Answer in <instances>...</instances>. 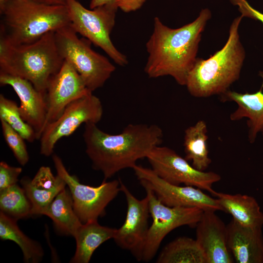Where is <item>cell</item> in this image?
<instances>
[{"mask_svg": "<svg viewBox=\"0 0 263 263\" xmlns=\"http://www.w3.org/2000/svg\"><path fill=\"white\" fill-rule=\"evenodd\" d=\"M211 18L210 10L203 9L192 22L173 29L155 17L152 34L146 44L149 56L144 71L148 76L169 75L185 86L198 58L202 33Z\"/></svg>", "mask_w": 263, "mask_h": 263, "instance_id": "cell-1", "label": "cell"}, {"mask_svg": "<svg viewBox=\"0 0 263 263\" xmlns=\"http://www.w3.org/2000/svg\"><path fill=\"white\" fill-rule=\"evenodd\" d=\"M163 132L155 124H130L120 133L112 134L93 123L85 124L83 138L93 168L102 172L103 181L120 170L133 168L147 158L162 141Z\"/></svg>", "mask_w": 263, "mask_h": 263, "instance_id": "cell-2", "label": "cell"}, {"mask_svg": "<svg viewBox=\"0 0 263 263\" xmlns=\"http://www.w3.org/2000/svg\"><path fill=\"white\" fill-rule=\"evenodd\" d=\"M243 18L241 15L234 19L227 40L222 49L207 59L197 58L185 85L192 96L205 98L221 95L239 79L245 57L239 33Z\"/></svg>", "mask_w": 263, "mask_h": 263, "instance_id": "cell-3", "label": "cell"}, {"mask_svg": "<svg viewBox=\"0 0 263 263\" xmlns=\"http://www.w3.org/2000/svg\"><path fill=\"white\" fill-rule=\"evenodd\" d=\"M0 36L14 45L32 43L46 33L71 23L66 5H52L36 0L0 2Z\"/></svg>", "mask_w": 263, "mask_h": 263, "instance_id": "cell-4", "label": "cell"}, {"mask_svg": "<svg viewBox=\"0 0 263 263\" xmlns=\"http://www.w3.org/2000/svg\"><path fill=\"white\" fill-rule=\"evenodd\" d=\"M64 59L57 49L55 31L28 44L14 45L0 38V72L30 81L44 96L51 77Z\"/></svg>", "mask_w": 263, "mask_h": 263, "instance_id": "cell-5", "label": "cell"}, {"mask_svg": "<svg viewBox=\"0 0 263 263\" xmlns=\"http://www.w3.org/2000/svg\"><path fill=\"white\" fill-rule=\"evenodd\" d=\"M55 37L64 60L72 65L90 91L102 87L115 71L110 60L93 50L90 40L79 38L70 24L55 31Z\"/></svg>", "mask_w": 263, "mask_h": 263, "instance_id": "cell-6", "label": "cell"}, {"mask_svg": "<svg viewBox=\"0 0 263 263\" xmlns=\"http://www.w3.org/2000/svg\"><path fill=\"white\" fill-rule=\"evenodd\" d=\"M66 5L70 26L77 33L100 47L117 65L124 66L128 64L127 56L116 49L110 38L118 9L115 1L91 10L76 0H69Z\"/></svg>", "mask_w": 263, "mask_h": 263, "instance_id": "cell-7", "label": "cell"}, {"mask_svg": "<svg viewBox=\"0 0 263 263\" xmlns=\"http://www.w3.org/2000/svg\"><path fill=\"white\" fill-rule=\"evenodd\" d=\"M56 173L68 186L72 195L75 211L82 224L97 221L105 214V209L120 191L119 180L103 181L100 185L92 187L81 184L75 176L66 169L61 159L53 154Z\"/></svg>", "mask_w": 263, "mask_h": 263, "instance_id": "cell-8", "label": "cell"}, {"mask_svg": "<svg viewBox=\"0 0 263 263\" xmlns=\"http://www.w3.org/2000/svg\"><path fill=\"white\" fill-rule=\"evenodd\" d=\"M149 199L152 223L150 226L143 248L141 261L148 262L156 255L165 236L184 225L196 227L203 210L195 207H170L162 203L150 188H144Z\"/></svg>", "mask_w": 263, "mask_h": 263, "instance_id": "cell-9", "label": "cell"}, {"mask_svg": "<svg viewBox=\"0 0 263 263\" xmlns=\"http://www.w3.org/2000/svg\"><path fill=\"white\" fill-rule=\"evenodd\" d=\"M103 113L101 102L93 92L75 100L57 119L45 127L39 139L40 154L45 156L52 155L59 140L72 134L82 124H97Z\"/></svg>", "mask_w": 263, "mask_h": 263, "instance_id": "cell-10", "label": "cell"}, {"mask_svg": "<svg viewBox=\"0 0 263 263\" xmlns=\"http://www.w3.org/2000/svg\"><path fill=\"white\" fill-rule=\"evenodd\" d=\"M151 169L165 181L175 185L181 184L207 190L214 195V184L221 179V176L213 171H200L190 165L172 149L157 146L146 158Z\"/></svg>", "mask_w": 263, "mask_h": 263, "instance_id": "cell-11", "label": "cell"}, {"mask_svg": "<svg viewBox=\"0 0 263 263\" xmlns=\"http://www.w3.org/2000/svg\"><path fill=\"white\" fill-rule=\"evenodd\" d=\"M144 188L151 189L157 198L170 207H195L204 211H223L217 199L201 189L190 186L170 184L159 177L151 169L136 165L132 169Z\"/></svg>", "mask_w": 263, "mask_h": 263, "instance_id": "cell-12", "label": "cell"}, {"mask_svg": "<svg viewBox=\"0 0 263 263\" xmlns=\"http://www.w3.org/2000/svg\"><path fill=\"white\" fill-rule=\"evenodd\" d=\"M121 191L125 196L127 211L125 220L113 238L120 247L129 251L139 261L142 260L143 248L148 233L150 214L147 196L138 199L119 179Z\"/></svg>", "mask_w": 263, "mask_h": 263, "instance_id": "cell-13", "label": "cell"}, {"mask_svg": "<svg viewBox=\"0 0 263 263\" xmlns=\"http://www.w3.org/2000/svg\"><path fill=\"white\" fill-rule=\"evenodd\" d=\"M89 92H92L87 89L79 74L69 62L64 60L59 70L48 83L45 95L47 113L42 132L47 125L60 116L70 103Z\"/></svg>", "mask_w": 263, "mask_h": 263, "instance_id": "cell-14", "label": "cell"}, {"mask_svg": "<svg viewBox=\"0 0 263 263\" xmlns=\"http://www.w3.org/2000/svg\"><path fill=\"white\" fill-rule=\"evenodd\" d=\"M215 212L203 211L196 226V240L204 254L206 263H231L226 225Z\"/></svg>", "mask_w": 263, "mask_h": 263, "instance_id": "cell-15", "label": "cell"}, {"mask_svg": "<svg viewBox=\"0 0 263 263\" xmlns=\"http://www.w3.org/2000/svg\"><path fill=\"white\" fill-rule=\"evenodd\" d=\"M1 85L10 86L19 97V111L22 119L35 130L39 140L45 124L47 107L45 96L28 80L0 72Z\"/></svg>", "mask_w": 263, "mask_h": 263, "instance_id": "cell-16", "label": "cell"}, {"mask_svg": "<svg viewBox=\"0 0 263 263\" xmlns=\"http://www.w3.org/2000/svg\"><path fill=\"white\" fill-rule=\"evenodd\" d=\"M228 249L238 263H263L262 227L242 226L232 219L226 225Z\"/></svg>", "mask_w": 263, "mask_h": 263, "instance_id": "cell-17", "label": "cell"}, {"mask_svg": "<svg viewBox=\"0 0 263 263\" xmlns=\"http://www.w3.org/2000/svg\"><path fill=\"white\" fill-rule=\"evenodd\" d=\"M263 82L259 91L254 93H240L228 90L220 95L222 102H234L237 109L230 115L231 121L247 118L248 139L255 142L259 134L263 135Z\"/></svg>", "mask_w": 263, "mask_h": 263, "instance_id": "cell-18", "label": "cell"}, {"mask_svg": "<svg viewBox=\"0 0 263 263\" xmlns=\"http://www.w3.org/2000/svg\"><path fill=\"white\" fill-rule=\"evenodd\" d=\"M213 195L223 211L230 214L237 223L245 227L262 228L263 212L255 198L246 194L216 191Z\"/></svg>", "mask_w": 263, "mask_h": 263, "instance_id": "cell-19", "label": "cell"}, {"mask_svg": "<svg viewBox=\"0 0 263 263\" xmlns=\"http://www.w3.org/2000/svg\"><path fill=\"white\" fill-rule=\"evenodd\" d=\"M116 228L102 226L97 221L82 224L74 235L76 250L72 263H88L94 251L106 241L113 239Z\"/></svg>", "mask_w": 263, "mask_h": 263, "instance_id": "cell-20", "label": "cell"}, {"mask_svg": "<svg viewBox=\"0 0 263 263\" xmlns=\"http://www.w3.org/2000/svg\"><path fill=\"white\" fill-rule=\"evenodd\" d=\"M50 218L55 227L61 234L74 236L82 224L76 214L69 189L62 190L43 212Z\"/></svg>", "mask_w": 263, "mask_h": 263, "instance_id": "cell-21", "label": "cell"}, {"mask_svg": "<svg viewBox=\"0 0 263 263\" xmlns=\"http://www.w3.org/2000/svg\"><path fill=\"white\" fill-rule=\"evenodd\" d=\"M207 128L206 123L199 120L185 131L184 147L185 158L200 171H205L211 163L207 146Z\"/></svg>", "mask_w": 263, "mask_h": 263, "instance_id": "cell-22", "label": "cell"}, {"mask_svg": "<svg viewBox=\"0 0 263 263\" xmlns=\"http://www.w3.org/2000/svg\"><path fill=\"white\" fill-rule=\"evenodd\" d=\"M17 221L0 212V239L16 243L22 252L25 262H39L44 255L41 245L23 233L17 225Z\"/></svg>", "mask_w": 263, "mask_h": 263, "instance_id": "cell-23", "label": "cell"}, {"mask_svg": "<svg viewBox=\"0 0 263 263\" xmlns=\"http://www.w3.org/2000/svg\"><path fill=\"white\" fill-rule=\"evenodd\" d=\"M156 263H206V260L196 239L180 237L165 246Z\"/></svg>", "mask_w": 263, "mask_h": 263, "instance_id": "cell-24", "label": "cell"}, {"mask_svg": "<svg viewBox=\"0 0 263 263\" xmlns=\"http://www.w3.org/2000/svg\"><path fill=\"white\" fill-rule=\"evenodd\" d=\"M0 211L16 220L32 215V206L22 188L14 185L0 191Z\"/></svg>", "mask_w": 263, "mask_h": 263, "instance_id": "cell-25", "label": "cell"}, {"mask_svg": "<svg viewBox=\"0 0 263 263\" xmlns=\"http://www.w3.org/2000/svg\"><path fill=\"white\" fill-rule=\"evenodd\" d=\"M58 176L57 184L50 189H42L35 187L31 183V179L27 177H24L20 180L22 188L32 206V215H42L56 195L65 188L67 186L65 182Z\"/></svg>", "mask_w": 263, "mask_h": 263, "instance_id": "cell-26", "label": "cell"}, {"mask_svg": "<svg viewBox=\"0 0 263 263\" xmlns=\"http://www.w3.org/2000/svg\"><path fill=\"white\" fill-rule=\"evenodd\" d=\"M0 119L5 121L25 140L33 142L37 139L34 129L22 119L16 102L2 94H0Z\"/></svg>", "mask_w": 263, "mask_h": 263, "instance_id": "cell-27", "label": "cell"}, {"mask_svg": "<svg viewBox=\"0 0 263 263\" xmlns=\"http://www.w3.org/2000/svg\"><path fill=\"white\" fill-rule=\"evenodd\" d=\"M0 120L2 132L6 144L19 164L25 166L29 161V156L24 139L5 121Z\"/></svg>", "mask_w": 263, "mask_h": 263, "instance_id": "cell-28", "label": "cell"}, {"mask_svg": "<svg viewBox=\"0 0 263 263\" xmlns=\"http://www.w3.org/2000/svg\"><path fill=\"white\" fill-rule=\"evenodd\" d=\"M59 176H55L50 167H41L34 177L31 179V183L35 187L42 189H50L57 184Z\"/></svg>", "mask_w": 263, "mask_h": 263, "instance_id": "cell-29", "label": "cell"}, {"mask_svg": "<svg viewBox=\"0 0 263 263\" xmlns=\"http://www.w3.org/2000/svg\"><path fill=\"white\" fill-rule=\"evenodd\" d=\"M22 170L21 167L11 166L5 162H0V191L17 184Z\"/></svg>", "mask_w": 263, "mask_h": 263, "instance_id": "cell-30", "label": "cell"}, {"mask_svg": "<svg viewBox=\"0 0 263 263\" xmlns=\"http://www.w3.org/2000/svg\"><path fill=\"white\" fill-rule=\"evenodd\" d=\"M238 10L243 17L250 18L261 21L263 24V14L253 8L246 0H230Z\"/></svg>", "mask_w": 263, "mask_h": 263, "instance_id": "cell-31", "label": "cell"}, {"mask_svg": "<svg viewBox=\"0 0 263 263\" xmlns=\"http://www.w3.org/2000/svg\"><path fill=\"white\" fill-rule=\"evenodd\" d=\"M147 0H115V3L121 10L125 13L135 11L144 5Z\"/></svg>", "mask_w": 263, "mask_h": 263, "instance_id": "cell-32", "label": "cell"}, {"mask_svg": "<svg viewBox=\"0 0 263 263\" xmlns=\"http://www.w3.org/2000/svg\"><path fill=\"white\" fill-rule=\"evenodd\" d=\"M115 1V0H91L90 8L92 9L97 6L114 2Z\"/></svg>", "mask_w": 263, "mask_h": 263, "instance_id": "cell-33", "label": "cell"}, {"mask_svg": "<svg viewBox=\"0 0 263 263\" xmlns=\"http://www.w3.org/2000/svg\"><path fill=\"white\" fill-rule=\"evenodd\" d=\"M39 2L52 5H66L69 0H36Z\"/></svg>", "mask_w": 263, "mask_h": 263, "instance_id": "cell-34", "label": "cell"}, {"mask_svg": "<svg viewBox=\"0 0 263 263\" xmlns=\"http://www.w3.org/2000/svg\"><path fill=\"white\" fill-rule=\"evenodd\" d=\"M5 0H0V2L3 1H5Z\"/></svg>", "mask_w": 263, "mask_h": 263, "instance_id": "cell-35", "label": "cell"}]
</instances>
